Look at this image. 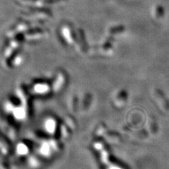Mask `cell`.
Instances as JSON below:
<instances>
[]
</instances>
